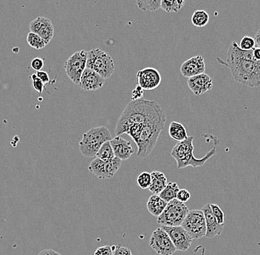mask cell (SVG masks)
Wrapping results in <instances>:
<instances>
[{
    "mask_svg": "<svg viewBox=\"0 0 260 255\" xmlns=\"http://www.w3.org/2000/svg\"><path fill=\"white\" fill-rule=\"evenodd\" d=\"M253 50L244 51L237 42H232L226 60L217 58L220 64L229 68L236 81L252 88L260 86V61L254 57Z\"/></svg>",
    "mask_w": 260,
    "mask_h": 255,
    "instance_id": "cell-1",
    "label": "cell"
},
{
    "mask_svg": "<svg viewBox=\"0 0 260 255\" xmlns=\"http://www.w3.org/2000/svg\"><path fill=\"white\" fill-rule=\"evenodd\" d=\"M161 108L156 101L144 99L131 101L117 122L115 133L120 136L132 126L145 124Z\"/></svg>",
    "mask_w": 260,
    "mask_h": 255,
    "instance_id": "cell-2",
    "label": "cell"
},
{
    "mask_svg": "<svg viewBox=\"0 0 260 255\" xmlns=\"http://www.w3.org/2000/svg\"><path fill=\"white\" fill-rule=\"evenodd\" d=\"M167 115L162 107L150 118L140 129L134 142L138 147L137 156L145 158L152 152L156 146L158 138L165 127Z\"/></svg>",
    "mask_w": 260,
    "mask_h": 255,
    "instance_id": "cell-3",
    "label": "cell"
},
{
    "mask_svg": "<svg viewBox=\"0 0 260 255\" xmlns=\"http://www.w3.org/2000/svg\"><path fill=\"white\" fill-rule=\"evenodd\" d=\"M193 141H194L193 136H188L185 140L177 142V145L173 148L171 156L175 160L178 169H182L188 166L194 168L203 166L210 158L215 155L216 148L214 147L206 153L204 157L197 159L194 156V147L193 145Z\"/></svg>",
    "mask_w": 260,
    "mask_h": 255,
    "instance_id": "cell-4",
    "label": "cell"
},
{
    "mask_svg": "<svg viewBox=\"0 0 260 255\" xmlns=\"http://www.w3.org/2000/svg\"><path fill=\"white\" fill-rule=\"evenodd\" d=\"M112 139V135L107 128H92L82 136V140L79 142V151L85 157H95L101 145Z\"/></svg>",
    "mask_w": 260,
    "mask_h": 255,
    "instance_id": "cell-5",
    "label": "cell"
},
{
    "mask_svg": "<svg viewBox=\"0 0 260 255\" xmlns=\"http://www.w3.org/2000/svg\"><path fill=\"white\" fill-rule=\"evenodd\" d=\"M87 68L92 69L103 78H109L115 71L113 59L101 49H92L87 52Z\"/></svg>",
    "mask_w": 260,
    "mask_h": 255,
    "instance_id": "cell-6",
    "label": "cell"
},
{
    "mask_svg": "<svg viewBox=\"0 0 260 255\" xmlns=\"http://www.w3.org/2000/svg\"><path fill=\"white\" fill-rule=\"evenodd\" d=\"M189 210L185 203L175 198L167 204L164 212L157 218V222L165 227L181 226Z\"/></svg>",
    "mask_w": 260,
    "mask_h": 255,
    "instance_id": "cell-7",
    "label": "cell"
},
{
    "mask_svg": "<svg viewBox=\"0 0 260 255\" xmlns=\"http://www.w3.org/2000/svg\"><path fill=\"white\" fill-rule=\"evenodd\" d=\"M181 227L187 231L193 240L206 237V224L204 213L201 209L189 211L182 221Z\"/></svg>",
    "mask_w": 260,
    "mask_h": 255,
    "instance_id": "cell-8",
    "label": "cell"
},
{
    "mask_svg": "<svg viewBox=\"0 0 260 255\" xmlns=\"http://www.w3.org/2000/svg\"><path fill=\"white\" fill-rule=\"evenodd\" d=\"M87 52L84 50L76 52L72 56H70L64 66L67 76L69 77L73 83L78 86L81 77L87 68Z\"/></svg>",
    "mask_w": 260,
    "mask_h": 255,
    "instance_id": "cell-9",
    "label": "cell"
},
{
    "mask_svg": "<svg viewBox=\"0 0 260 255\" xmlns=\"http://www.w3.org/2000/svg\"><path fill=\"white\" fill-rule=\"evenodd\" d=\"M122 165V160L115 157L112 160L105 162L95 158L88 167V171L97 178L104 180L112 178Z\"/></svg>",
    "mask_w": 260,
    "mask_h": 255,
    "instance_id": "cell-10",
    "label": "cell"
},
{
    "mask_svg": "<svg viewBox=\"0 0 260 255\" xmlns=\"http://www.w3.org/2000/svg\"><path fill=\"white\" fill-rule=\"evenodd\" d=\"M149 245L160 255H173L177 251L171 238L161 227L152 233Z\"/></svg>",
    "mask_w": 260,
    "mask_h": 255,
    "instance_id": "cell-11",
    "label": "cell"
},
{
    "mask_svg": "<svg viewBox=\"0 0 260 255\" xmlns=\"http://www.w3.org/2000/svg\"><path fill=\"white\" fill-rule=\"evenodd\" d=\"M161 227L167 232L177 251H186L190 248L193 238L181 226H177V227L162 226Z\"/></svg>",
    "mask_w": 260,
    "mask_h": 255,
    "instance_id": "cell-12",
    "label": "cell"
},
{
    "mask_svg": "<svg viewBox=\"0 0 260 255\" xmlns=\"http://www.w3.org/2000/svg\"><path fill=\"white\" fill-rule=\"evenodd\" d=\"M138 83L144 90L151 91L157 89L161 84L162 77L156 68L147 67L138 71L137 73Z\"/></svg>",
    "mask_w": 260,
    "mask_h": 255,
    "instance_id": "cell-13",
    "label": "cell"
},
{
    "mask_svg": "<svg viewBox=\"0 0 260 255\" xmlns=\"http://www.w3.org/2000/svg\"><path fill=\"white\" fill-rule=\"evenodd\" d=\"M30 32L36 33L42 37L46 42L47 45L52 40L54 36V26L48 18L39 16L33 19L29 25Z\"/></svg>",
    "mask_w": 260,
    "mask_h": 255,
    "instance_id": "cell-14",
    "label": "cell"
},
{
    "mask_svg": "<svg viewBox=\"0 0 260 255\" xmlns=\"http://www.w3.org/2000/svg\"><path fill=\"white\" fill-rule=\"evenodd\" d=\"M206 63L202 56H196L185 61L180 66V72L185 77H191L205 73Z\"/></svg>",
    "mask_w": 260,
    "mask_h": 255,
    "instance_id": "cell-15",
    "label": "cell"
},
{
    "mask_svg": "<svg viewBox=\"0 0 260 255\" xmlns=\"http://www.w3.org/2000/svg\"><path fill=\"white\" fill-rule=\"evenodd\" d=\"M187 84L194 95L200 96L212 89L213 80L207 74L203 73L188 77Z\"/></svg>",
    "mask_w": 260,
    "mask_h": 255,
    "instance_id": "cell-16",
    "label": "cell"
},
{
    "mask_svg": "<svg viewBox=\"0 0 260 255\" xmlns=\"http://www.w3.org/2000/svg\"><path fill=\"white\" fill-rule=\"evenodd\" d=\"M105 79L92 69L86 68L81 77L79 86L84 90L95 91L103 87Z\"/></svg>",
    "mask_w": 260,
    "mask_h": 255,
    "instance_id": "cell-17",
    "label": "cell"
},
{
    "mask_svg": "<svg viewBox=\"0 0 260 255\" xmlns=\"http://www.w3.org/2000/svg\"><path fill=\"white\" fill-rule=\"evenodd\" d=\"M110 143L115 157L118 158L121 160L124 161L130 159L134 153V150L130 141L124 139L121 136H117L110 140Z\"/></svg>",
    "mask_w": 260,
    "mask_h": 255,
    "instance_id": "cell-18",
    "label": "cell"
},
{
    "mask_svg": "<svg viewBox=\"0 0 260 255\" xmlns=\"http://www.w3.org/2000/svg\"><path fill=\"white\" fill-rule=\"evenodd\" d=\"M201 210L204 213L205 219L206 224V235L208 238H212L216 235H221L224 228V224H220L217 222L216 218L213 215L210 204H205L202 208Z\"/></svg>",
    "mask_w": 260,
    "mask_h": 255,
    "instance_id": "cell-19",
    "label": "cell"
},
{
    "mask_svg": "<svg viewBox=\"0 0 260 255\" xmlns=\"http://www.w3.org/2000/svg\"><path fill=\"white\" fill-rule=\"evenodd\" d=\"M168 203L160 197L159 195L153 194L147 201V208L148 212L153 216L159 217L167 207Z\"/></svg>",
    "mask_w": 260,
    "mask_h": 255,
    "instance_id": "cell-20",
    "label": "cell"
},
{
    "mask_svg": "<svg viewBox=\"0 0 260 255\" xmlns=\"http://www.w3.org/2000/svg\"><path fill=\"white\" fill-rule=\"evenodd\" d=\"M152 184L149 191L156 195H159L168 185V181L164 173L154 171L151 173Z\"/></svg>",
    "mask_w": 260,
    "mask_h": 255,
    "instance_id": "cell-21",
    "label": "cell"
},
{
    "mask_svg": "<svg viewBox=\"0 0 260 255\" xmlns=\"http://www.w3.org/2000/svg\"><path fill=\"white\" fill-rule=\"evenodd\" d=\"M169 135L173 140L182 142L188 138L187 130L182 124L173 121L169 128Z\"/></svg>",
    "mask_w": 260,
    "mask_h": 255,
    "instance_id": "cell-22",
    "label": "cell"
},
{
    "mask_svg": "<svg viewBox=\"0 0 260 255\" xmlns=\"http://www.w3.org/2000/svg\"><path fill=\"white\" fill-rule=\"evenodd\" d=\"M180 191L178 185L175 182H168L164 191L159 194L160 197L167 203L177 198V192Z\"/></svg>",
    "mask_w": 260,
    "mask_h": 255,
    "instance_id": "cell-23",
    "label": "cell"
},
{
    "mask_svg": "<svg viewBox=\"0 0 260 255\" xmlns=\"http://www.w3.org/2000/svg\"><path fill=\"white\" fill-rule=\"evenodd\" d=\"M185 4V0H161V7L167 13H177Z\"/></svg>",
    "mask_w": 260,
    "mask_h": 255,
    "instance_id": "cell-24",
    "label": "cell"
},
{
    "mask_svg": "<svg viewBox=\"0 0 260 255\" xmlns=\"http://www.w3.org/2000/svg\"><path fill=\"white\" fill-rule=\"evenodd\" d=\"M95 157L105 161V162L112 160L115 157V153H114L113 149H112V145H111L110 141H107V142H104L101 145V148L98 150V153H96Z\"/></svg>",
    "mask_w": 260,
    "mask_h": 255,
    "instance_id": "cell-25",
    "label": "cell"
},
{
    "mask_svg": "<svg viewBox=\"0 0 260 255\" xmlns=\"http://www.w3.org/2000/svg\"><path fill=\"white\" fill-rule=\"evenodd\" d=\"M209 22V15L206 10H197L193 13L191 22L197 27H205Z\"/></svg>",
    "mask_w": 260,
    "mask_h": 255,
    "instance_id": "cell-26",
    "label": "cell"
},
{
    "mask_svg": "<svg viewBox=\"0 0 260 255\" xmlns=\"http://www.w3.org/2000/svg\"><path fill=\"white\" fill-rule=\"evenodd\" d=\"M138 8L143 11L154 12L161 7V0H135Z\"/></svg>",
    "mask_w": 260,
    "mask_h": 255,
    "instance_id": "cell-27",
    "label": "cell"
},
{
    "mask_svg": "<svg viewBox=\"0 0 260 255\" xmlns=\"http://www.w3.org/2000/svg\"><path fill=\"white\" fill-rule=\"evenodd\" d=\"M27 42L30 47L36 50L43 49L47 45L45 41L36 33L30 32L27 36Z\"/></svg>",
    "mask_w": 260,
    "mask_h": 255,
    "instance_id": "cell-28",
    "label": "cell"
},
{
    "mask_svg": "<svg viewBox=\"0 0 260 255\" xmlns=\"http://www.w3.org/2000/svg\"><path fill=\"white\" fill-rule=\"evenodd\" d=\"M137 184L141 189H149L152 184L151 174L148 172L141 173L137 179Z\"/></svg>",
    "mask_w": 260,
    "mask_h": 255,
    "instance_id": "cell-29",
    "label": "cell"
},
{
    "mask_svg": "<svg viewBox=\"0 0 260 255\" xmlns=\"http://www.w3.org/2000/svg\"><path fill=\"white\" fill-rule=\"evenodd\" d=\"M256 46L255 39L248 36L243 37V39L240 41V45H239V47L244 51H251V50L255 49Z\"/></svg>",
    "mask_w": 260,
    "mask_h": 255,
    "instance_id": "cell-30",
    "label": "cell"
},
{
    "mask_svg": "<svg viewBox=\"0 0 260 255\" xmlns=\"http://www.w3.org/2000/svg\"><path fill=\"white\" fill-rule=\"evenodd\" d=\"M210 206H211L213 215H214V218H216L217 222L223 225L225 222V214L223 211L222 210L221 208L217 204H210Z\"/></svg>",
    "mask_w": 260,
    "mask_h": 255,
    "instance_id": "cell-31",
    "label": "cell"
},
{
    "mask_svg": "<svg viewBox=\"0 0 260 255\" xmlns=\"http://www.w3.org/2000/svg\"><path fill=\"white\" fill-rule=\"evenodd\" d=\"M30 79H31L32 87L39 94H42L45 89V83L38 77L36 74H32Z\"/></svg>",
    "mask_w": 260,
    "mask_h": 255,
    "instance_id": "cell-32",
    "label": "cell"
},
{
    "mask_svg": "<svg viewBox=\"0 0 260 255\" xmlns=\"http://www.w3.org/2000/svg\"><path fill=\"white\" fill-rule=\"evenodd\" d=\"M30 66H31L32 69H34L36 72L42 71L45 66V60L42 58H35L30 62Z\"/></svg>",
    "mask_w": 260,
    "mask_h": 255,
    "instance_id": "cell-33",
    "label": "cell"
},
{
    "mask_svg": "<svg viewBox=\"0 0 260 255\" xmlns=\"http://www.w3.org/2000/svg\"><path fill=\"white\" fill-rule=\"evenodd\" d=\"M114 247L110 246H104L99 247L95 250L94 255H113Z\"/></svg>",
    "mask_w": 260,
    "mask_h": 255,
    "instance_id": "cell-34",
    "label": "cell"
},
{
    "mask_svg": "<svg viewBox=\"0 0 260 255\" xmlns=\"http://www.w3.org/2000/svg\"><path fill=\"white\" fill-rule=\"evenodd\" d=\"M113 255H132V253L130 249L118 244L114 247Z\"/></svg>",
    "mask_w": 260,
    "mask_h": 255,
    "instance_id": "cell-35",
    "label": "cell"
},
{
    "mask_svg": "<svg viewBox=\"0 0 260 255\" xmlns=\"http://www.w3.org/2000/svg\"><path fill=\"white\" fill-rule=\"evenodd\" d=\"M144 89L139 85H137L136 87L132 90V98L131 100L132 101H137V100L143 99L144 97Z\"/></svg>",
    "mask_w": 260,
    "mask_h": 255,
    "instance_id": "cell-36",
    "label": "cell"
},
{
    "mask_svg": "<svg viewBox=\"0 0 260 255\" xmlns=\"http://www.w3.org/2000/svg\"><path fill=\"white\" fill-rule=\"evenodd\" d=\"M191 198V194L187 190L181 189L177 192V199L182 203L187 202Z\"/></svg>",
    "mask_w": 260,
    "mask_h": 255,
    "instance_id": "cell-37",
    "label": "cell"
},
{
    "mask_svg": "<svg viewBox=\"0 0 260 255\" xmlns=\"http://www.w3.org/2000/svg\"><path fill=\"white\" fill-rule=\"evenodd\" d=\"M36 74L38 77H39L45 84L49 83L50 77L48 72H45V71H39V72H36Z\"/></svg>",
    "mask_w": 260,
    "mask_h": 255,
    "instance_id": "cell-38",
    "label": "cell"
},
{
    "mask_svg": "<svg viewBox=\"0 0 260 255\" xmlns=\"http://www.w3.org/2000/svg\"><path fill=\"white\" fill-rule=\"evenodd\" d=\"M38 255H62L60 253H57V252L54 251L53 250H46L44 251L41 252Z\"/></svg>",
    "mask_w": 260,
    "mask_h": 255,
    "instance_id": "cell-39",
    "label": "cell"
},
{
    "mask_svg": "<svg viewBox=\"0 0 260 255\" xmlns=\"http://www.w3.org/2000/svg\"><path fill=\"white\" fill-rule=\"evenodd\" d=\"M254 57L256 60L260 61V48L259 47H256L255 49L253 50Z\"/></svg>",
    "mask_w": 260,
    "mask_h": 255,
    "instance_id": "cell-40",
    "label": "cell"
},
{
    "mask_svg": "<svg viewBox=\"0 0 260 255\" xmlns=\"http://www.w3.org/2000/svg\"><path fill=\"white\" fill-rule=\"evenodd\" d=\"M255 42H256V45L260 48V29L257 32L256 35L255 37Z\"/></svg>",
    "mask_w": 260,
    "mask_h": 255,
    "instance_id": "cell-41",
    "label": "cell"
}]
</instances>
